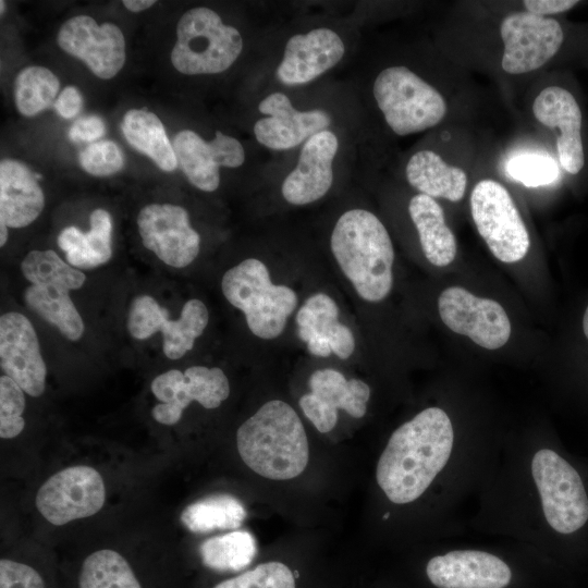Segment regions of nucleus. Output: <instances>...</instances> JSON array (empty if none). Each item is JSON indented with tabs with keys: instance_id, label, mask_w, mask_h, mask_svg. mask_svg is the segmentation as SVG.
<instances>
[{
	"instance_id": "obj_8",
	"label": "nucleus",
	"mask_w": 588,
	"mask_h": 588,
	"mask_svg": "<svg viewBox=\"0 0 588 588\" xmlns=\"http://www.w3.org/2000/svg\"><path fill=\"white\" fill-rule=\"evenodd\" d=\"M524 544L511 547L460 546L442 549L425 564V576L433 588H511L515 555Z\"/></svg>"
},
{
	"instance_id": "obj_42",
	"label": "nucleus",
	"mask_w": 588,
	"mask_h": 588,
	"mask_svg": "<svg viewBox=\"0 0 588 588\" xmlns=\"http://www.w3.org/2000/svg\"><path fill=\"white\" fill-rule=\"evenodd\" d=\"M106 133V125L103 121L96 115H87L77 119L69 131V137L71 140L79 142H93Z\"/></svg>"
},
{
	"instance_id": "obj_31",
	"label": "nucleus",
	"mask_w": 588,
	"mask_h": 588,
	"mask_svg": "<svg viewBox=\"0 0 588 588\" xmlns=\"http://www.w3.org/2000/svg\"><path fill=\"white\" fill-rule=\"evenodd\" d=\"M243 503L230 494H215L187 505L181 513V523L194 534L236 529L246 518Z\"/></svg>"
},
{
	"instance_id": "obj_13",
	"label": "nucleus",
	"mask_w": 588,
	"mask_h": 588,
	"mask_svg": "<svg viewBox=\"0 0 588 588\" xmlns=\"http://www.w3.org/2000/svg\"><path fill=\"white\" fill-rule=\"evenodd\" d=\"M500 33L504 44L501 65L510 74L541 68L556 54L564 38L556 20L527 11L507 14Z\"/></svg>"
},
{
	"instance_id": "obj_2",
	"label": "nucleus",
	"mask_w": 588,
	"mask_h": 588,
	"mask_svg": "<svg viewBox=\"0 0 588 588\" xmlns=\"http://www.w3.org/2000/svg\"><path fill=\"white\" fill-rule=\"evenodd\" d=\"M503 438L465 427L431 405L390 434L376 464L380 493L395 509L420 507L431 531L454 537L464 529Z\"/></svg>"
},
{
	"instance_id": "obj_16",
	"label": "nucleus",
	"mask_w": 588,
	"mask_h": 588,
	"mask_svg": "<svg viewBox=\"0 0 588 588\" xmlns=\"http://www.w3.org/2000/svg\"><path fill=\"white\" fill-rule=\"evenodd\" d=\"M136 221L143 245L166 265L184 268L198 256L200 236L183 207L148 204L140 209Z\"/></svg>"
},
{
	"instance_id": "obj_6",
	"label": "nucleus",
	"mask_w": 588,
	"mask_h": 588,
	"mask_svg": "<svg viewBox=\"0 0 588 588\" xmlns=\"http://www.w3.org/2000/svg\"><path fill=\"white\" fill-rule=\"evenodd\" d=\"M242 50L237 28L225 25L216 11L196 7L180 17L170 59L185 75L218 74L231 68Z\"/></svg>"
},
{
	"instance_id": "obj_27",
	"label": "nucleus",
	"mask_w": 588,
	"mask_h": 588,
	"mask_svg": "<svg viewBox=\"0 0 588 588\" xmlns=\"http://www.w3.org/2000/svg\"><path fill=\"white\" fill-rule=\"evenodd\" d=\"M121 130L128 144L148 156L161 170L172 172L176 169L173 145L155 113L146 109H131L123 117Z\"/></svg>"
},
{
	"instance_id": "obj_26",
	"label": "nucleus",
	"mask_w": 588,
	"mask_h": 588,
	"mask_svg": "<svg viewBox=\"0 0 588 588\" xmlns=\"http://www.w3.org/2000/svg\"><path fill=\"white\" fill-rule=\"evenodd\" d=\"M407 182L420 194L458 201L464 197L467 175L463 169L448 164L437 152L420 150L408 160Z\"/></svg>"
},
{
	"instance_id": "obj_39",
	"label": "nucleus",
	"mask_w": 588,
	"mask_h": 588,
	"mask_svg": "<svg viewBox=\"0 0 588 588\" xmlns=\"http://www.w3.org/2000/svg\"><path fill=\"white\" fill-rule=\"evenodd\" d=\"M79 164L94 176L112 175L124 167V156L120 147L111 140H100L88 145L79 154Z\"/></svg>"
},
{
	"instance_id": "obj_19",
	"label": "nucleus",
	"mask_w": 588,
	"mask_h": 588,
	"mask_svg": "<svg viewBox=\"0 0 588 588\" xmlns=\"http://www.w3.org/2000/svg\"><path fill=\"white\" fill-rule=\"evenodd\" d=\"M259 119L254 125V134L259 144L273 150H286L305 143L318 132L327 130L330 114L321 109L299 111L290 98L280 91L265 97L258 105Z\"/></svg>"
},
{
	"instance_id": "obj_32",
	"label": "nucleus",
	"mask_w": 588,
	"mask_h": 588,
	"mask_svg": "<svg viewBox=\"0 0 588 588\" xmlns=\"http://www.w3.org/2000/svg\"><path fill=\"white\" fill-rule=\"evenodd\" d=\"M256 553V539L245 530L209 538L199 547L203 564L217 572H240L253 562Z\"/></svg>"
},
{
	"instance_id": "obj_23",
	"label": "nucleus",
	"mask_w": 588,
	"mask_h": 588,
	"mask_svg": "<svg viewBox=\"0 0 588 588\" xmlns=\"http://www.w3.org/2000/svg\"><path fill=\"white\" fill-rule=\"evenodd\" d=\"M44 207L38 175L19 160H1L0 220L10 228H25L39 217Z\"/></svg>"
},
{
	"instance_id": "obj_22",
	"label": "nucleus",
	"mask_w": 588,
	"mask_h": 588,
	"mask_svg": "<svg viewBox=\"0 0 588 588\" xmlns=\"http://www.w3.org/2000/svg\"><path fill=\"white\" fill-rule=\"evenodd\" d=\"M532 113L544 126L559 130L556 148L560 163L568 173L577 174L585 164V156L581 111L574 96L560 86H548L536 97Z\"/></svg>"
},
{
	"instance_id": "obj_33",
	"label": "nucleus",
	"mask_w": 588,
	"mask_h": 588,
	"mask_svg": "<svg viewBox=\"0 0 588 588\" xmlns=\"http://www.w3.org/2000/svg\"><path fill=\"white\" fill-rule=\"evenodd\" d=\"M60 89V81L49 69L30 65L23 69L14 81V102L24 117H35L52 103Z\"/></svg>"
},
{
	"instance_id": "obj_25",
	"label": "nucleus",
	"mask_w": 588,
	"mask_h": 588,
	"mask_svg": "<svg viewBox=\"0 0 588 588\" xmlns=\"http://www.w3.org/2000/svg\"><path fill=\"white\" fill-rule=\"evenodd\" d=\"M408 212L428 261L437 267L450 265L456 256L457 245L441 206L434 198L417 194L409 200Z\"/></svg>"
},
{
	"instance_id": "obj_3",
	"label": "nucleus",
	"mask_w": 588,
	"mask_h": 588,
	"mask_svg": "<svg viewBox=\"0 0 588 588\" xmlns=\"http://www.w3.org/2000/svg\"><path fill=\"white\" fill-rule=\"evenodd\" d=\"M236 446L247 467L271 480L297 477L309 461L302 420L293 407L281 400L265 403L238 427Z\"/></svg>"
},
{
	"instance_id": "obj_41",
	"label": "nucleus",
	"mask_w": 588,
	"mask_h": 588,
	"mask_svg": "<svg viewBox=\"0 0 588 588\" xmlns=\"http://www.w3.org/2000/svg\"><path fill=\"white\" fill-rule=\"evenodd\" d=\"M299 406L305 416L321 433L331 431L338 422V412L327 407L313 393H306L299 399Z\"/></svg>"
},
{
	"instance_id": "obj_28",
	"label": "nucleus",
	"mask_w": 588,
	"mask_h": 588,
	"mask_svg": "<svg viewBox=\"0 0 588 588\" xmlns=\"http://www.w3.org/2000/svg\"><path fill=\"white\" fill-rule=\"evenodd\" d=\"M69 290L60 285L30 284L23 298L28 308L57 328L70 341L79 340L85 330L83 319Z\"/></svg>"
},
{
	"instance_id": "obj_48",
	"label": "nucleus",
	"mask_w": 588,
	"mask_h": 588,
	"mask_svg": "<svg viewBox=\"0 0 588 588\" xmlns=\"http://www.w3.org/2000/svg\"><path fill=\"white\" fill-rule=\"evenodd\" d=\"M8 225L4 221L0 220V246H4L8 241Z\"/></svg>"
},
{
	"instance_id": "obj_35",
	"label": "nucleus",
	"mask_w": 588,
	"mask_h": 588,
	"mask_svg": "<svg viewBox=\"0 0 588 588\" xmlns=\"http://www.w3.org/2000/svg\"><path fill=\"white\" fill-rule=\"evenodd\" d=\"M339 308L335 302L323 293L311 295L296 315L297 333L307 342L313 335L327 334L338 322Z\"/></svg>"
},
{
	"instance_id": "obj_14",
	"label": "nucleus",
	"mask_w": 588,
	"mask_h": 588,
	"mask_svg": "<svg viewBox=\"0 0 588 588\" xmlns=\"http://www.w3.org/2000/svg\"><path fill=\"white\" fill-rule=\"evenodd\" d=\"M439 315L453 332L468 336L487 350L502 347L511 336V322L495 301L477 297L461 286L442 291L438 299Z\"/></svg>"
},
{
	"instance_id": "obj_20",
	"label": "nucleus",
	"mask_w": 588,
	"mask_h": 588,
	"mask_svg": "<svg viewBox=\"0 0 588 588\" xmlns=\"http://www.w3.org/2000/svg\"><path fill=\"white\" fill-rule=\"evenodd\" d=\"M344 52L342 38L331 28L296 34L285 45L275 76L287 86L307 84L336 65Z\"/></svg>"
},
{
	"instance_id": "obj_46",
	"label": "nucleus",
	"mask_w": 588,
	"mask_h": 588,
	"mask_svg": "<svg viewBox=\"0 0 588 588\" xmlns=\"http://www.w3.org/2000/svg\"><path fill=\"white\" fill-rule=\"evenodd\" d=\"M306 343L308 351L316 356L327 357L332 353L326 336L313 335Z\"/></svg>"
},
{
	"instance_id": "obj_43",
	"label": "nucleus",
	"mask_w": 588,
	"mask_h": 588,
	"mask_svg": "<svg viewBox=\"0 0 588 588\" xmlns=\"http://www.w3.org/2000/svg\"><path fill=\"white\" fill-rule=\"evenodd\" d=\"M331 352L341 359L348 358L355 348L354 335L348 327L336 322L327 334Z\"/></svg>"
},
{
	"instance_id": "obj_44",
	"label": "nucleus",
	"mask_w": 588,
	"mask_h": 588,
	"mask_svg": "<svg viewBox=\"0 0 588 588\" xmlns=\"http://www.w3.org/2000/svg\"><path fill=\"white\" fill-rule=\"evenodd\" d=\"M83 106V97L81 91L74 86L65 87L58 96L53 103L57 113L63 119H72L76 117Z\"/></svg>"
},
{
	"instance_id": "obj_17",
	"label": "nucleus",
	"mask_w": 588,
	"mask_h": 588,
	"mask_svg": "<svg viewBox=\"0 0 588 588\" xmlns=\"http://www.w3.org/2000/svg\"><path fill=\"white\" fill-rule=\"evenodd\" d=\"M0 367L28 395L38 397L45 392L47 367L37 333L27 317L16 311L0 317Z\"/></svg>"
},
{
	"instance_id": "obj_45",
	"label": "nucleus",
	"mask_w": 588,
	"mask_h": 588,
	"mask_svg": "<svg viewBox=\"0 0 588 588\" xmlns=\"http://www.w3.org/2000/svg\"><path fill=\"white\" fill-rule=\"evenodd\" d=\"M578 1L575 0H525L523 1L527 12L546 16L558 14L574 8Z\"/></svg>"
},
{
	"instance_id": "obj_4",
	"label": "nucleus",
	"mask_w": 588,
	"mask_h": 588,
	"mask_svg": "<svg viewBox=\"0 0 588 588\" xmlns=\"http://www.w3.org/2000/svg\"><path fill=\"white\" fill-rule=\"evenodd\" d=\"M330 246L341 270L363 299L376 303L389 295L394 249L376 215L365 209L345 211L333 228Z\"/></svg>"
},
{
	"instance_id": "obj_18",
	"label": "nucleus",
	"mask_w": 588,
	"mask_h": 588,
	"mask_svg": "<svg viewBox=\"0 0 588 588\" xmlns=\"http://www.w3.org/2000/svg\"><path fill=\"white\" fill-rule=\"evenodd\" d=\"M173 149L183 173L192 185L213 192L220 184V167L237 168L245 160L242 144L220 131L210 142L196 132L183 130L173 139Z\"/></svg>"
},
{
	"instance_id": "obj_10",
	"label": "nucleus",
	"mask_w": 588,
	"mask_h": 588,
	"mask_svg": "<svg viewBox=\"0 0 588 588\" xmlns=\"http://www.w3.org/2000/svg\"><path fill=\"white\" fill-rule=\"evenodd\" d=\"M168 310L150 295L136 296L128 309L126 327L136 340L162 333V351L170 359H179L194 347L195 340L205 331L209 314L197 298L185 302L176 320H168Z\"/></svg>"
},
{
	"instance_id": "obj_36",
	"label": "nucleus",
	"mask_w": 588,
	"mask_h": 588,
	"mask_svg": "<svg viewBox=\"0 0 588 588\" xmlns=\"http://www.w3.org/2000/svg\"><path fill=\"white\" fill-rule=\"evenodd\" d=\"M212 588H296V581L286 564L269 561L224 579Z\"/></svg>"
},
{
	"instance_id": "obj_49",
	"label": "nucleus",
	"mask_w": 588,
	"mask_h": 588,
	"mask_svg": "<svg viewBox=\"0 0 588 588\" xmlns=\"http://www.w3.org/2000/svg\"><path fill=\"white\" fill-rule=\"evenodd\" d=\"M583 331L585 333V336L588 340V306L585 310L584 317H583Z\"/></svg>"
},
{
	"instance_id": "obj_12",
	"label": "nucleus",
	"mask_w": 588,
	"mask_h": 588,
	"mask_svg": "<svg viewBox=\"0 0 588 588\" xmlns=\"http://www.w3.org/2000/svg\"><path fill=\"white\" fill-rule=\"evenodd\" d=\"M105 500L101 475L90 466L75 465L56 473L40 486L36 507L47 522L61 526L95 515Z\"/></svg>"
},
{
	"instance_id": "obj_5",
	"label": "nucleus",
	"mask_w": 588,
	"mask_h": 588,
	"mask_svg": "<svg viewBox=\"0 0 588 588\" xmlns=\"http://www.w3.org/2000/svg\"><path fill=\"white\" fill-rule=\"evenodd\" d=\"M221 290L226 301L244 313L252 333L265 340L282 333L297 306L296 293L273 284L267 266L256 258L229 269L222 277Z\"/></svg>"
},
{
	"instance_id": "obj_34",
	"label": "nucleus",
	"mask_w": 588,
	"mask_h": 588,
	"mask_svg": "<svg viewBox=\"0 0 588 588\" xmlns=\"http://www.w3.org/2000/svg\"><path fill=\"white\" fill-rule=\"evenodd\" d=\"M21 271L30 284L60 285L69 291L82 287L85 274L63 261L52 249L30 250L21 262Z\"/></svg>"
},
{
	"instance_id": "obj_50",
	"label": "nucleus",
	"mask_w": 588,
	"mask_h": 588,
	"mask_svg": "<svg viewBox=\"0 0 588 588\" xmlns=\"http://www.w3.org/2000/svg\"><path fill=\"white\" fill-rule=\"evenodd\" d=\"M0 8H1L0 13H1V15H3L4 11H5V2L3 0L0 1Z\"/></svg>"
},
{
	"instance_id": "obj_30",
	"label": "nucleus",
	"mask_w": 588,
	"mask_h": 588,
	"mask_svg": "<svg viewBox=\"0 0 588 588\" xmlns=\"http://www.w3.org/2000/svg\"><path fill=\"white\" fill-rule=\"evenodd\" d=\"M77 588H145V585L123 554L113 549H99L81 563Z\"/></svg>"
},
{
	"instance_id": "obj_11",
	"label": "nucleus",
	"mask_w": 588,
	"mask_h": 588,
	"mask_svg": "<svg viewBox=\"0 0 588 588\" xmlns=\"http://www.w3.org/2000/svg\"><path fill=\"white\" fill-rule=\"evenodd\" d=\"M150 389L160 401L154 406L151 415L166 426L175 425L193 401L212 409L230 395V383L224 371L205 366H191L184 372L179 369L162 372L151 381Z\"/></svg>"
},
{
	"instance_id": "obj_9",
	"label": "nucleus",
	"mask_w": 588,
	"mask_h": 588,
	"mask_svg": "<svg viewBox=\"0 0 588 588\" xmlns=\"http://www.w3.org/2000/svg\"><path fill=\"white\" fill-rule=\"evenodd\" d=\"M470 211L478 233L497 259L512 264L526 256L530 245L528 231L501 183L479 181L470 195Z\"/></svg>"
},
{
	"instance_id": "obj_40",
	"label": "nucleus",
	"mask_w": 588,
	"mask_h": 588,
	"mask_svg": "<svg viewBox=\"0 0 588 588\" xmlns=\"http://www.w3.org/2000/svg\"><path fill=\"white\" fill-rule=\"evenodd\" d=\"M0 588H48L42 574L34 566L13 559L0 560Z\"/></svg>"
},
{
	"instance_id": "obj_15",
	"label": "nucleus",
	"mask_w": 588,
	"mask_h": 588,
	"mask_svg": "<svg viewBox=\"0 0 588 588\" xmlns=\"http://www.w3.org/2000/svg\"><path fill=\"white\" fill-rule=\"evenodd\" d=\"M59 47L82 60L97 77L110 79L126 60L125 38L119 26L106 22L100 25L89 15L66 20L57 35Z\"/></svg>"
},
{
	"instance_id": "obj_29",
	"label": "nucleus",
	"mask_w": 588,
	"mask_h": 588,
	"mask_svg": "<svg viewBox=\"0 0 588 588\" xmlns=\"http://www.w3.org/2000/svg\"><path fill=\"white\" fill-rule=\"evenodd\" d=\"M310 392L330 409L345 411L354 418L367 412L370 387L360 379H346L332 368L318 369L309 378Z\"/></svg>"
},
{
	"instance_id": "obj_21",
	"label": "nucleus",
	"mask_w": 588,
	"mask_h": 588,
	"mask_svg": "<svg viewBox=\"0 0 588 588\" xmlns=\"http://www.w3.org/2000/svg\"><path fill=\"white\" fill-rule=\"evenodd\" d=\"M336 135L323 130L308 138L299 152L296 167L282 183L283 198L302 206L323 197L333 183V160L338 154Z\"/></svg>"
},
{
	"instance_id": "obj_1",
	"label": "nucleus",
	"mask_w": 588,
	"mask_h": 588,
	"mask_svg": "<svg viewBox=\"0 0 588 588\" xmlns=\"http://www.w3.org/2000/svg\"><path fill=\"white\" fill-rule=\"evenodd\" d=\"M540 554L588 550V467L548 432L503 438L467 520Z\"/></svg>"
},
{
	"instance_id": "obj_37",
	"label": "nucleus",
	"mask_w": 588,
	"mask_h": 588,
	"mask_svg": "<svg viewBox=\"0 0 588 588\" xmlns=\"http://www.w3.org/2000/svg\"><path fill=\"white\" fill-rule=\"evenodd\" d=\"M507 174L527 187L548 185L556 180L559 168L550 156L520 154L505 164Z\"/></svg>"
},
{
	"instance_id": "obj_24",
	"label": "nucleus",
	"mask_w": 588,
	"mask_h": 588,
	"mask_svg": "<svg viewBox=\"0 0 588 588\" xmlns=\"http://www.w3.org/2000/svg\"><path fill=\"white\" fill-rule=\"evenodd\" d=\"M90 230L83 233L76 226H66L58 235V246L65 258L76 269H93L107 264L112 256L110 213L95 209L90 213Z\"/></svg>"
},
{
	"instance_id": "obj_7",
	"label": "nucleus",
	"mask_w": 588,
	"mask_h": 588,
	"mask_svg": "<svg viewBox=\"0 0 588 588\" xmlns=\"http://www.w3.org/2000/svg\"><path fill=\"white\" fill-rule=\"evenodd\" d=\"M372 94L388 126L400 136L431 128L446 114L445 99L438 89L404 65L382 70Z\"/></svg>"
},
{
	"instance_id": "obj_38",
	"label": "nucleus",
	"mask_w": 588,
	"mask_h": 588,
	"mask_svg": "<svg viewBox=\"0 0 588 588\" xmlns=\"http://www.w3.org/2000/svg\"><path fill=\"white\" fill-rule=\"evenodd\" d=\"M23 389L10 377H0V437L13 439L25 427L23 412L25 396Z\"/></svg>"
},
{
	"instance_id": "obj_47",
	"label": "nucleus",
	"mask_w": 588,
	"mask_h": 588,
	"mask_svg": "<svg viewBox=\"0 0 588 588\" xmlns=\"http://www.w3.org/2000/svg\"><path fill=\"white\" fill-rule=\"evenodd\" d=\"M123 5L133 13H138L151 8L156 1L155 0H124L122 1Z\"/></svg>"
}]
</instances>
